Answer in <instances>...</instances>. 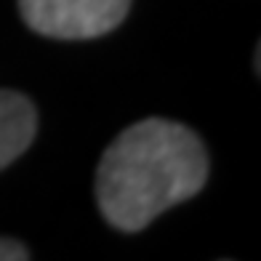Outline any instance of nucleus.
I'll list each match as a JSON object with an SVG mask.
<instances>
[{"mask_svg": "<svg viewBox=\"0 0 261 261\" xmlns=\"http://www.w3.org/2000/svg\"><path fill=\"white\" fill-rule=\"evenodd\" d=\"M27 256H30V253H27L19 243L3 240V237H0V261H21V258H27Z\"/></svg>", "mask_w": 261, "mask_h": 261, "instance_id": "obj_4", "label": "nucleus"}, {"mask_svg": "<svg viewBox=\"0 0 261 261\" xmlns=\"http://www.w3.org/2000/svg\"><path fill=\"white\" fill-rule=\"evenodd\" d=\"M38 117L27 96L0 91V171L32 144Z\"/></svg>", "mask_w": 261, "mask_h": 261, "instance_id": "obj_3", "label": "nucleus"}, {"mask_svg": "<svg viewBox=\"0 0 261 261\" xmlns=\"http://www.w3.org/2000/svg\"><path fill=\"white\" fill-rule=\"evenodd\" d=\"M205 176L200 139L179 123L152 117L125 128L107 147L96 171V200L112 227L139 232L197 195Z\"/></svg>", "mask_w": 261, "mask_h": 261, "instance_id": "obj_1", "label": "nucleus"}, {"mask_svg": "<svg viewBox=\"0 0 261 261\" xmlns=\"http://www.w3.org/2000/svg\"><path fill=\"white\" fill-rule=\"evenodd\" d=\"M19 8L35 32L86 40L115 30L125 19L130 0H19Z\"/></svg>", "mask_w": 261, "mask_h": 261, "instance_id": "obj_2", "label": "nucleus"}]
</instances>
